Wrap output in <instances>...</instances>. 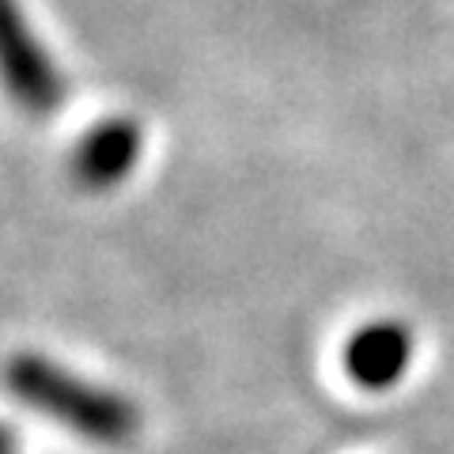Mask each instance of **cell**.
Returning a JSON list of instances; mask_svg holds the SVG:
<instances>
[{"instance_id": "5b68a950", "label": "cell", "mask_w": 454, "mask_h": 454, "mask_svg": "<svg viewBox=\"0 0 454 454\" xmlns=\"http://www.w3.org/2000/svg\"><path fill=\"white\" fill-rule=\"evenodd\" d=\"M0 454H16V432L8 424H0Z\"/></svg>"}, {"instance_id": "277c9868", "label": "cell", "mask_w": 454, "mask_h": 454, "mask_svg": "<svg viewBox=\"0 0 454 454\" xmlns=\"http://www.w3.org/2000/svg\"><path fill=\"white\" fill-rule=\"evenodd\" d=\"M409 356H413L409 325L382 318L352 333L345 348V372L364 390H387L405 375Z\"/></svg>"}, {"instance_id": "3957f363", "label": "cell", "mask_w": 454, "mask_h": 454, "mask_svg": "<svg viewBox=\"0 0 454 454\" xmlns=\"http://www.w3.org/2000/svg\"><path fill=\"white\" fill-rule=\"evenodd\" d=\"M145 133L133 118H106L80 137L73 152V178L83 190H110L129 175L140 160Z\"/></svg>"}, {"instance_id": "7a4b0ae2", "label": "cell", "mask_w": 454, "mask_h": 454, "mask_svg": "<svg viewBox=\"0 0 454 454\" xmlns=\"http://www.w3.org/2000/svg\"><path fill=\"white\" fill-rule=\"evenodd\" d=\"M0 83L31 114H50L65 98V80L23 20L20 0H0Z\"/></svg>"}, {"instance_id": "6da1fadb", "label": "cell", "mask_w": 454, "mask_h": 454, "mask_svg": "<svg viewBox=\"0 0 454 454\" xmlns=\"http://www.w3.org/2000/svg\"><path fill=\"white\" fill-rule=\"evenodd\" d=\"M4 387L16 402L61 420L65 428H73L91 443L121 447L140 428V413L125 394L95 387L38 352H16L4 364Z\"/></svg>"}]
</instances>
